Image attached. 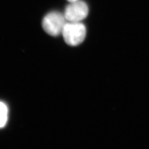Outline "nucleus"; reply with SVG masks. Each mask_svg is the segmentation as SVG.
Returning a JSON list of instances; mask_svg holds the SVG:
<instances>
[{"label": "nucleus", "instance_id": "1", "mask_svg": "<svg viewBox=\"0 0 149 149\" xmlns=\"http://www.w3.org/2000/svg\"><path fill=\"white\" fill-rule=\"evenodd\" d=\"M62 34L65 43L70 46L75 47L82 43L86 36L85 25L81 23L67 22Z\"/></svg>", "mask_w": 149, "mask_h": 149}, {"label": "nucleus", "instance_id": "2", "mask_svg": "<svg viewBox=\"0 0 149 149\" xmlns=\"http://www.w3.org/2000/svg\"><path fill=\"white\" fill-rule=\"evenodd\" d=\"M67 21L64 15L59 12L49 13L43 18L42 26L45 32L50 36L57 37L62 34Z\"/></svg>", "mask_w": 149, "mask_h": 149}, {"label": "nucleus", "instance_id": "3", "mask_svg": "<svg viewBox=\"0 0 149 149\" xmlns=\"http://www.w3.org/2000/svg\"><path fill=\"white\" fill-rule=\"evenodd\" d=\"M88 14V7L83 1L70 2L66 7L64 15L68 22H78L85 19Z\"/></svg>", "mask_w": 149, "mask_h": 149}, {"label": "nucleus", "instance_id": "4", "mask_svg": "<svg viewBox=\"0 0 149 149\" xmlns=\"http://www.w3.org/2000/svg\"><path fill=\"white\" fill-rule=\"evenodd\" d=\"M7 114V107L3 102H0V128L5 126L8 119Z\"/></svg>", "mask_w": 149, "mask_h": 149}, {"label": "nucleus", "instance_id": "5", "mask_svg": "<svg viewBox=\"0 0 149 149\" xmlns=\"http://www.w3.org/2000/svg\"><path fill=\"white\" fill-rule=\"evenodd\" d=\"M68 1H69V2H74V1H76L77 0H67Z\"/></svg>", "mask_w": 149, "mask_h": 149}]
</instances>
